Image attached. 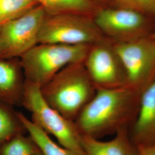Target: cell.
I'll return each instance as SVG.
<instances>
[{
  "label": "cell",
  "instance_id": "cell-1",
  "mask_svg": "<svg viewBox=\"0 0 155 155\" xmlns=\"http://www.w3.org/2000/svg\"><path fill=\"white\" fill-rule=\"evenodd\" d=\"M142 93L127 86L97 89L93 98L74 120L82 136L100 139L130 129L139 111Z\"/></svg>",
  "mask_w": 155,
  "mask_h": 155
},
{
  "label": "cell",
  "instance_id": "cell-2",
  "mask_svg": "<svg viewBox=\"0 0 155 155\" xmlns=\"http://www.w3.org/2000/svg\"><path fill=\"white\" fill-rule=\"evenodd\" d=\"M40 90L45 101L52 107L74 121L93 98L97 89L83 61L65 67Z\"/></svg>",
  "mask_w": 155,
  "mask_h": 155
},
{
  "label": "cell",
  "instance_id": "cell-3",
  "mask_svg": "<svg viewBox=\"0 0 155 155\" xmlns=\"http://www.w3.org/2000/svg\"><path fill=\"white\" fill-rule=\"evenodd\" d=\"M91 45H36L20 58L25 81L41 87L65 67L84 61Z\"/></svg>",
  "mask_w": 155,
  "mask_h": 155
},
{
  "label": "cell",
  "instance_id": "cell-4",
  "mask_svg": "<svg viewBox=\"0 0 155 155\" xmlns=\"http://www.w3.org/2000/svg\"><path fill=\"white\" fill-rule=\"evenodd\" d=\"M22 106L31 113V121L54 136L61 145L86 155L82 136L74 121L61 115L45 101L39 86L25 81Z\"/></svg>",
  "mask_w": 155,
  "mask_h": 155
},
{
  "label": "cell",
  "instance_id": "cell-5",
  "mask_svg": "<svg viewBox=\"0 0 155 155\" xmlns=\"http://www.w3.org/2000/svg\"><path fill=\"white\" fill-rule=\"evenodd\" d=\"M105 38L93 17L75 13L46 14L38 44L93 45Z\"/></svg>",
  "mask_w": 155,
  "mask_h": 155
},
{
  "label": "cell",
  "instance_id": "cell-6",
  "mask_svg": "<svg viewBox=\"0 0 155 155\" xmlns=\"http://www.w3.org/2000/svg\"><path fill=\"white\" fill-rule=\"evenodd\" d=\"M94 20L104 36L114 44L150 37L155 27V15L114 7L101 8Z\"/></svg>",
  "mask_w": 155,
  "mask_h": 155
},
{
  "label": "cell",
  "instance_id": "cell-7",
  "mask_svg": "<svg viewBox=\"0 0 155 155\" xmlns=\"http://www.w3.org/2000/svg\"><path fill=\"white\" fill-rule=\"evenodd\" d=\"M47 13L40 5L0 27V58H20L38 44L40 28Z\"/></svg>",
  "mask_w": 155,
  "mask_h": 155
},
{
  "label": "cell",
  "instance_id": "cell-8",
  "mask_svg": "<svg viewBox=\"0 0 155 155\" xmlns=\"http://www.w3.org/2000/svg\"><path fill=\"white\" fill-rule=\"evenodd\" d=\"M114 45L126 72L127 86L143 93L155 79V39L150 36Z\"/></svg>",
  "mask_w": 155,
  "mask_h": 155
},
{
  "label": "cell",
  "instance_id": "cell-9",
  "mask_svg": "<svg viewBox=\"0 0 155 155\" xmlns=\"http://www.w3.org/2000/svg\"><path fill=\"white\" fill-rule=\"evenodd\" d=\"M84 64L96 89L127 86L122 61L114 43L106 38L90 46Z\"/></svg>",
  "mask_w": 155,
  "mask_h": 155
},
{
  "label": "cell",
  "instance_id": "cell-10",
  "mask_svg": "<svg viewBox=\"0 0 155 155\" xmlns=\"http://www.w3.org/2000/svg\"><path fill=\"white\" fill-rule=\"evenodd\" d=\"M130 134L135 145L155 143V79L141 94Z\"/></svg>",
  "mask_w": 155,
  "mask_h": 155
},
{
  "label": "cell",
  "instance_id": "cell-11",
  "mask_svg": "<svg viewBox=\"0 0 155 155\" xmlns=\"http://www.w3.org/2000/svg\"><path fill=\"white\" fill-rule=\"evenodd\" d=\"M25 83L20 58H0V100L13 106L22 105Z\"/></svg>",
  "mask_w": 155,
  "mask_h": 155
},
{
  "label": "cell",
  "instance_id": "cell-12",
  "mask_svg": "<svg viewBox=\"0 0 155 155\" xmlns=\"http://www.w3.org/2000/svg\"><path fill=\"white\" fill-rule=\"evenodd\" d=\"M82 137L86 155H137L129 129L120 130L107 141L87 136Z\"/></svg>",
  "mask_w": 155,
  "mask_h": 155
},
{
  "label": "cell",
  "instance_id": "cell-13",
  "mask_svg": "<svg viewBox=\"0 0 155 155\" xmlns=\"http://www.w3.org/2000/svg\"><path fill=\"white\" fill-rule=\"evenodd\" d=\"M26 129L27 133L32 139L43 155H86L67 148L55 143L50 135L29 120L22 113L18 112Z\"/></svg>",
  "mask_w": 155,
  "mask_h": 155
},
{
  "label": "cell",
  "instance_id": "cell-14",
  "mask_svg": "<svg viewBox=\"0 0 155 155\" xmlns=\"http://www.w3.org/2000/svg\"><path fill=\"white\" fill-rule=\"evenodd\" d=\"M47 14L75 13L94 17L101 8L91 0H35Z\"/></svg>",
  "mask_w": 155,
  "mask_h": 155
},
{
  "label": "cell",
  "instance_id": "cell-15",
  "mask_svg": "<svg viewBox=\"0 0 155 155\" xmlns=\"http://www.w3.org/2000/svg\"><path fill=\"white\" fill-rule=\"evenodd\" d=\"M27 133L18 112L0 100V147L20 134Z\"/></svg>",
  "mask_w": 155,
  "mask_h": 155
},
{
  "label": "cell",
  "instance_id": "cell-16",
  "mask_svg": "<svg viewBox=\"0 0 155 155\" xmlns=\"http://www.w3.org/2000/svg\"><path fill=\"white\" fill-rule=\"evenodd\" d=\"M38 5L35 0H0V26L25 15Z\"/></svg>",
  "mask_w": 155,
  "mask_h": 155
},
{
  "label": "cell",
  "instance_id": "cell-17",
  "mask_svg": "<svg viewBox=\"0 0 155 155\" xmlns=\"http://www.w3.org/2000/svg\"><path fill=\"white\" fill-rule=\"evenodd\" d=\"M38 147L25 134H20L0 147V155H34Z\"/></svg>",
  "mask_w": 155,
  "mask_h": 155
},
{
  "label": "cell",
  "instance_id": "cell-18",
  "mask_svg": "<svg viewBox=\"0 0 155 155\" xmlns=\"http://www.w3.org/2000/svg\"><path fill=\"white\" fill-rule=\"evenodd\" d=\"M111 7L155 15V0H114Z\"/></svg>",
  "mask_w": 155,
  "mask_h": 155
},
{
  "label": "cell",
  "instance_id": "cell-19",
  "mask_svg": "<svg viewBox=\"0 0 155 155\" xmlns=\"http://www.w3.org/2000/svg\"><path fill=\"white\" fill-rule=\"evenodd\" d=\"M136 145L137 155H155V143Z\"/></svg>",
  "mask_w": 155,
  "mask_h": 155
},
{
  "label": "cell",
  "instance_id": "cell-20",
  "mask_svg": "<svg viewBox=\"0 0 155 155\" xmlns=\"http://www.w3.org/2000/svg\"><path fill=\"white\" fill-rule=\"evenodd\" d=\"M100 6L104 7H111L113 5L114 0H91Z\"/></svg>",
  "mask_w": 155,
  "mask_h": 155
},
{
  "label": "cell",
  "instance_id": "cell-21",
  "mask_svg": "<svg viewBox=\"0 0 155 155\" xmlns=\"http://www.w3.org/2000/svg\"><path fill=\"white\" fill-rule=\"evenodd\" d=\"M43 155V153L41 152V151L40 150L38 149V150H36V153H35V155Z\"/></svg>",
  "mask_w": 155,
  "mask_h": 155
},
{
  "label": "cell",
  "instance_id": "cell-22",
  "mask_svg": "<svg viewBox=\"0 0 155 155\" xmlns=\"http://www.w3.org/2000/svg\"><path fill=\"white\" fill-rule=\"evenodd\" d=\"M152 38H153V39H155V29H154V31H153V33L152 34V36H151Z\"/></svg>",
  "mask_w": 155,
  "mask_h": 155
},
{
  "label": "cell",
  "instance_id": "cell-23",
  "mask_svg": "<svg viewBox=\"0 0 155 155\" xmlns=\"http://www.w3.org/2000/svg\"><path fill=\"white\" fill-rule=\"evenodd\" d=\"M0 27H1V26H0Z\"/></svg>",
  "mask_w": 155,
  "mask_h": 155
}]
</instances>
